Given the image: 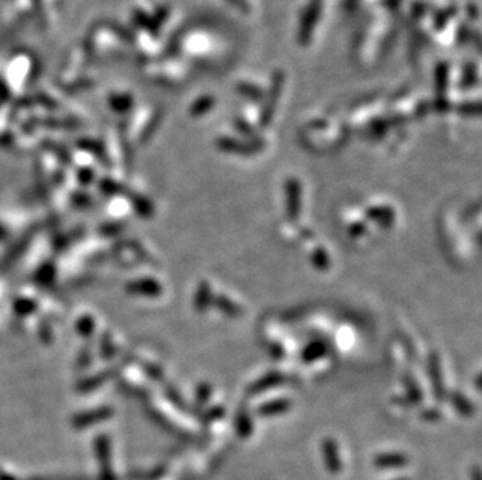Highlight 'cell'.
I'll use <instances>...</instances> for the list:
<instances>
[{
  "label": "cell",
  "mask_w": 482,
  "mask_h": 480,
  "mask_svg": "<svg viewBox=\"0 0 482 480\" xmlns=\"http://www.w3.org/2000/svg\"><path fill=\"white\" fill-rule=\"evenodd\" d=\"M428 374H429V379H431V385H433L434 396L437 397V401H443L447 397V392H445V385H443L440 359L437 352H431V354H429Z\"/></svg>",
  "instance_id": "6da1fadb"
},
{
  "label": "cell",
  "mask_w": 482,
  "mask_h": 480,
  "mask_svg": "<svg viewBox=\"0 0 482 480\" xmlns=\"http://www.w3.org/2000/svg\"><path fill=\"white\" fill-rule=\"evenodd\" d=\"M286 192H288V217L289 220L297 222L301 211V184L297 178H290L286 183Z\"/></svg>",
  "instance_id": "7a4b0ae2"
},
{
  "label": "cell",
  "mask_w": 482,
  "mask_h": 480,
  "mask_svg": "<svg viewBox=\"0 0 482 480\" xmlns=\"http://www.w3.org/2000/svg\"><path fill=\"white\" fill-rule=\"evenodd\" d=\"M218 148L225 150V152H235V153H242V155H252L256 153L258 150L264 148V140L258 142H239L230 138H223L217 140Z\"/></svg>",
  "instance_id": "3957f363"
},
{
  "label": "cell",
  "mask_w": 482,
  "mask_h": 480,
  "mask_svg": "<svg viewBox=\"0 0 482 480\" xmlns=\"http://www.w3.org/2000/svg\"><path fill=\"white\" fill-rule=\"evenodd\" d=\"M284 83V75L278 72L274 78V83H272V91H270L269 95V100L264 111H262V120L261 124L267 126L270 122H272V117H274V112L276 108V100L280 99V92H281V86Z\"/></svg>",
  "instance_id": "277c9868"
},
{
  "label": "cell",
  "mask_w": 482,
  "mask_h": 480,
  "mask_svg": "<svg viewBox=\"0 0 482 480\" xmlns=\"http://www.w3.org/2000/svg\"><path fill=\"white\" fill-rule=\"evenodd\" d=\"M320 11V0H312V4L310 8H307L303 22H301V32H300V41L301 44H307V41L311 40L312 28L317 22V16Z\"/></svg>",
  "instance_id": "5b68a950"
},
{
  "label": "cell",
  "mask_w": 482,
  "mask_h": 480,
  "mask_svg": "<svg viewBox=\"0 0 482 480\" xmlns=\"http://www.w3.org/2000/svg\"><path fill=\"white\" fill-rule=\"evenodd\" d=\"M284 382H286V376H283L281 373H278V371L267 373L266 376H262L261 379L253 382V384L248 387V395L254 396V395L264 393L266 390L281 385V384H284Z\"/></svg>",
  "instance_id": "8992f818"
},
{
  "label": "cell",
  "mask_w": 482,
  "mask_h": 480,
  "mask_svg": "<svg viewBox=\"0 0 482 480\" xmlns=\"http://www.w3.org/2000/svg\"><path fill=\"white\" fill-rule=\"evenodd\" d=\"M290 407H292L290 400H288V397H280V400L267 401L262 404V406L258 409V414L262 416H274V415L284 414V412L290 410Z\"/></svg>",
  "instance_id": "52a82bcc"
},
{
  "label": "cell",
  "mask_w": 482,
  "mask_h": 480,
  "mask_svg": "<svg viewBox=\"0 0 482 480\" xmlns=\"http://www.w3.org/2000/svg\"><path fill=\"white\" fill-rule=\"evenodd\" d=\"M367 217L372 220L378 222L381 227H392L395 222V212L394 209L389 206H376V208H368L367 209Z\"/></svg>",
  "instance_id": "ba28073f"
},
{
  "label": "cell",
  "mask_w": 482,
  "mask_h": 480,
  "mask_svg": "<svg viewBox=\"0 0 482 480\" xmlns=\"http://www.w3.org/2000/svg\"><path fill=\"white\" fill-rule=\"evenodd\" d=\"M323 452H325V462L328 469L333 472L341 471V459H339V451L334 440L327 438L323 441Z\"/></svg>",
  "instance_id": "9c48e42d"
},
{
  "label": "cell",
  "mask_w": 482,
  "mask_h": 480,
  "mask_svg": "<svg viewBox=\"0 0 482 480\" xmlns=\"http://www.w3.org/2000/svg\"><path fill=\"white\" fill-rule=\"evenodd\" d=\"M211 301H213V294H211V286L206 281H201L199 284V289L195 292V298H194V307L197 309L199 312H205Z\"/></svg>",
  "instance_id": "30bf717a"
},
{
  "label": "cell",
  "mask_w": 482,
  "mask_h": 480,
  "mask_svg": "<svg viewBox=\"0 0 482 480\" xmlns=\"http://www.w3.org/2000/svg\"><path fill=\"white\" fill-rule=\"evenodd\" d=\"M408 463V457L403 454H381L375 459V467L376 468H401Z\"/></svg>",
  "instance_id": "8fae6325"
},
{
  "label": "cell",
  "mask_w": 482,
  "mask_h": 480,
  "mask_svg": "<svg viewBox=\"0 0 482 480\" xmlns=\"http://www.w3.org/2000/svg\"><path fill=\"white\" fill-rule=\"evenodd\" d=\"M449 401L453 404V407L459 412V414L464 415V416H469L471 418L474 415V406L471 404V401L466 400V397L461 393V392H451L449 393Z\"/></svg>",
  "instance_id": "7c38bea8"
},
{
  "label": "cell",
  "mask_w": 482,
  "mask_h": 480,
  "mask_svg": "<svg viewBox=\"0 0 482 480\" xmlns=\"http://www.w3.org/2000/svg\"><path fill=\"white\" fill-rule=\"evenodd\" d=\"M213 304L217 307L218 311L223 312L225 315H228V317H231V318H237V317H240V315H242V309H240L236 303H233L231 299L225 295H218V296L213 298Z\"/></svg>",
  "instance_id": "4fadbf2b"
},
{
  "label": "cell",
  "mask_w": 482,
  "mask_h": 480,
  "mask_svg": "<svg viewBox=\"0 0 482 480\" xmlns=\"http://www.w3.org/2000/svg\"><path fill=\"white\" fill-rule=\"evenodd\" d=\"M328 352V347L323 342L315 340L312 343L307 344V347L301 352V359H303V362L306 364H312L315 360L323 357Z\"/></svg>",
  "instance_id": "5bb4252c"
},
{
  "label": "cell",
  "mask_w": 482,
  "mask_h": 480,
  "mask_svg": "<svg viewBox=\"0 0 482 480\" xmlns=\"http://www.w3.org/2000/svg\"><path fill=\"white\" fill-rule=\"evenodd\" d=\"M404 385L406 390H408V395H406V400H408L409 404H418L421 400H423V393H421V388L418 387L417 380L413 379V376L411 373L404 374Z\"/></svg>",
  "instance_id": "9a60e30c"
},
{
  "label": "cell",
  "mask_w": 482,
  "mask_h": 480,
  "mask_svg": "<svg viewBox=\"0 0 482 480\" xmlns=\"http://www.w3.org/2000/svg\"><path fill=\"white\" fill-rule=\"evenodd\" d=\"M311 260H312L314 267L317 268V270H322V272H325V270L329 268V258H328L327 251L323 250L322 246H317V248L312 251Z\"/></svg>",
  "instance_id": "2e32d148"
},
{
  "label": "cell",
  "mask_w": 482,
  "mask_h": 480,
  "mask_svg": "<svg viewBox=\"0 0 482 480\" xmlns=\"http://www.w3.org/2000/svg\"><path fill=\"white\" fill-rule=\"evenodd\" d=\"M253 431V424H252V419L248 416L247 412L240 410L237 414V432L240 437H248V435L252 433Z\"/></svg>",
  "instance_id": "e0dca14e"
},
{
  "label": "cell",
  "mask_w": 482,
  "mask_h": 480,
  "mask_svg": "<svg viewBox=\"0 0 482 480\" xmlns=\"http://www.w3.org/2000/svg\"><path fill=\"white\" fill-rule=\"evenodd\" d=\"M197 406H205V404L211 400V395H213V387H211L208 382H201L197 387Z\"/></svg>",
  "instance_id": "ac0fdd59"
},
{
  "label": "cell",
  "mask_w": 482,
  "mask_h": 480,
  "mask_svg": "<svg viewBox=\"0 0 482 480\" xmlns=\"http://www.w3.org/2000/svg\"><path fill=\"white\" fill-rule=\"evenodd\" d=\"M437 77H439L437 85H439V103H440L442 95L447 91V66L439 67V71H437Z\"/></svg>",
  "instance_id": "d6986e66"
},
{
  "label": "cell",
  "mask_w": 482,
  "mask_h": 480,
  "mask_svg": "<svg viewBox=\"0 0 482 480\" xmlns=\"http://www.w3.org/2000/svg\"><path fill=\"white\" fill-rule=\"evenodd\" d=\"M213 97H203V99L200 102H197V104H195L192 112L195 116H200L203 114V112H206L208 109L213 108Z\"/></svg>",
  "instance_id": "ffe728a7"
},
{
  "label": "cell",
  "mask_w": 482,
  "mask_h": 480,
  "mask_svg": "<svg viewBox=\"0 0 482 480\" xmlns=\"http://www.w3.org/2000/svg\"><path fill=\"white\" fill-rule=\"evenodd\" d=\"M239 89H240V91H242V94H245V95H248V97H252V99H254V100H259L261 97H262V94H261L259 89H258V88H253V86H250V85H240Z\"/></svg>",
  "instance_id": "44dd1931"
},
{
  "label": "cell",
  "mask_w": 482,
  "mask_h": 480,
  "mask_svg": "<svg viewBox=\"0 0 482 480\" xmlns=\"http://www.w3.org/2000/svg\"><path fill=\"white\" fill-rule=\"evenodd\" d=\"M421 418L426 419V421H439V419L442 418V414H440V410H437V409H428L423 412V414H421Z\"/></svg>",
  "instance_id": "7402d4cb"
},
{
  "label": "cell",
  "mask_w": 482,
  "mask_h": 480,
  "mask_svg": "<svg viewBox=\"0 0 482 480\" xmlns=\"http://www.w3.org/2000/svg\"><path fill=\"white\" fill-rule=\"evenodd\" d=\"M365 231H367V224L364 222H358L355 224H351L350 234L355 236V237H359V236H363Z\"/></svg>",
  "instance_id": "603a6c76"
},
{
  "label": "cell",
  "mask_w": 482,
  "mask_h": 480,
  "mask_svg": "<svg viewBox=\"0 0 482 480\" xmlns=\"http://www.w3.org/2000/svg\"><path fill=\"white\" fill-rule=\"evenodd\" d=\"M225 414V410L222 407H213L206 412V419H216V418H222V415Z\"/></svg>",
  "instance_id": "cb8c5ba5"
},
{
  "label": "cell",
  "mask_w": 482,
  "mask_h": 480,
  "mask_svg": "<svg viewBox=\"0 0 482 480\" xmlns=\"http://www.w3.org/2000/svg\"><path fill=\"white\" fill-rule=\"evenodd\" d=\"M401 343H403V347L406 348V351H408L409 357H411V359H413V354H416V349H413V347H412L411 340H409V339H406L404 335H401Z\"/></svg>",
  "instance_id": "d4e9b609"
}]
</instances>
